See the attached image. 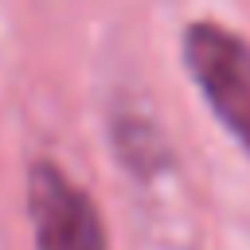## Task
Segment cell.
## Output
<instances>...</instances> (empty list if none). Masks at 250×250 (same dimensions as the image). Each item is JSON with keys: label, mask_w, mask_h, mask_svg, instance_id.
Segmentation results:
<instances>
[{"label": "cell", "mask_w": 250, "mask_h": 250, "mask_svg": "<svg viewBox=\"0 0 250 250\" xmlns=\"http://www.w3.org/2000/svg\"><path fill=\"white\" fill-rule=\"evenodd\" d=\"M180 59L215 121L250 156V39L219 20H191L180 35Z\"/></svg>", "instance_id": "6da1fadb"}, {"label": "cell", "mask_w": 250, "mask_h": 250, "mask_svg": "<svg viewBox=\"0 0 250 250\" xmlns=\"http://www.w3.org/2000/svg\"><path fill=\"white\" fill-rule=\"evenodd\" d=\"M35 250H109V227L98 199L51 156H35L23 176Z\"/></svg>", "instance_id": "7a4b0ae2"}, {"label": "cell", "mask_w": 250, "mask_h": 250, "mask_svg": "<svg viewBox=\"0 0 250 250\" xmlns=\"http://www.w3.org/2000/svg\"><path fill=\"white\" fill-rule=\"evenodd\" d=\"M109 145L117 164L137 180H156L176 168V152L164 137V129L137 109H117L109 121Z\"/></svg>", "instance_id": "3957f363"}]
</instances>
